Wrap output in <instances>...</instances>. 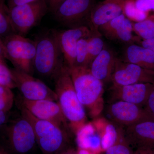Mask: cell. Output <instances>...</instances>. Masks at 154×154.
Returning <instances> with one entry per match:
<instances>
[{"label":"cell","instance_id":"obj_1","mask_svg":"<svg viewBox=\"0 0 154 154\" xmlns=\"http://www.w3.org/2000/svg\"><path fill=\"white\" fill-rule=\"evenodd\" d=\"M57 102L75 135L87 123L86 110L75 91L68 67L64 63L54 77Z\"/></svg>","mask_w":154,"mask_h":154},{"label":"cell","instance_id":"obj_2","mask_svg":"<svg viewBox=\"0 0 154 154\" xmlns=\"http://www.w3.org/2000/svg\"><path fill=\"white\" fill-rule=\"evenodd\" d=\"M68 68L80 102L90 117H99L104 109V84L93 75L88 67Z\"/></svg>","mask_w":154,"mask_h":154},{"label":"cell","instance_id":"obj_3","mask_svg":"<svg viewBox=\"0 0 154 154\" xmlns=\"http://www.w3.org/2000/svg\"><path fill=\"white\" fill-rule=\"evenodd\" d=\"M21 114L33 127L36 143L42 154H60L69 148V132L50 122L33 116L20 106Z\"/></svg>","mask_w":154,"mask_h":154},{"label":"cell","instance_id":"obj_4","mask_svg":"<svg viewBox=\"0 0 154 154\" xmlns=\"http://www.w3.org/2000/svg\"><path fill=\"white\" fill-rule=\"evenodd\" d=\"M57 31L50 30L41 35L36 42L33 68L44 77L54 76L64 63Z\"/></svg>","mask_w":154,"mask_h":154},{"label":"cell","instance_id":"obj_5","mask_svg":"<svg viewBox=\"0 0 154 154\" xmlns=\"http://www.w3.org/2000/svg\"><path fill=\"white\" fill-rule=\"evenodd\" d=\"M7 59L15 68L31 75L34 71L36 42L23 36L13 33L3 39Z\"/></svg>","mask_w":154,"mask_h":154},{"label":"cell","instance_id":"obj_6","mask_svg":"<svg viewBox=\"0 0 154 154\" xmlns=\"http://www.w3.org/2000/svg\"><path fill=\"white\" fill-rule=\"evenodd\" d=\"M46 0L8 8L10 24L14 33L24 36L36 26L46 14Z\"/></svg>","mask_w":154,"mask_h":154},{"label":"cell","instance_id":"obj_7","mask_svg":"<svg viewBox=\"0 0 154 154\" xmlns=\"http://www.w3.org/2000/svg\"><path fill=\"white\" fill-rule=\"evenodd\" d=\"M7 142L14 154H31L38 147L33 127L22 115L8 127Z\"/></svg>","mask_w":154,"mask_h":154},{"label":"cell","instance_id":"obj_8","mask_svg":"<svg viewBox=\"0 0 154 154\" xmlns=\"http://www.w3.org/2000/svg\"><path fill=\"white\" fill-rule=\"evenodd\" d=\"M11 71L16 88L21 92L22 98L31 101L46 99L57 102L55 91L41 80L17 69Z\"/></svg>","mask_w":154,"mask_h":154},{"label":"cell","instance_id":"obj_9","mask_svg":"<svg viewBox=\"0 0 154 154\" xmlns=\"http://www.w3.org/2000/svg\"><path fill=\"white\" fill-rule=\"evenodd\" d=\"M106 113L110 121L121 127H126L144 119H154L143 106L123 101L111 102Z\"/></svg>","mask_w":154,"mask_h":154},{"label":"cell","instance_id":"obj_10","mask_svg":"<svg viewBox=\"0 0 154 154\" xmlns=\"http://www.w3.org/2000/svg\"><path fill=\"white\" fill-rule=\"evenodd\" d=\"M20 99V106L36 118L55 123L69 132L68 122L57 102L46 99L33 101L23 98Z\"/></svg>","mask_w":154,"mask_h":154},{"label":"cell","instance_id":"obj_11","mask_svg":"<svg viewBox=\"0 0 154 154\" xmlns=\"http://www.w3.org/2000/svg\"><path fill=\"white\" fill-rule=\"evenodd\" d=\"M110 82L113 87L138 83L154 84V72L117 58Z\"/></svg>","mask_w":154,"mask_h":154},{"label":"cell","instance_id":"obj_12","mask_svg":"<svg viewBox=\"0 0 154 154\" xmlns=\"http://www.w3.org/2000/svg\"><path fill=\"white\" fill-rule=\"evenodd\" d=\"M94 7L93 0H66L54 14L57 21L64 25L74 26L88 20Z\"/></svg>","mask_w":154,"mask_h":154},{"label":"cell","instance_id":"obj_13","mask_svg":"<svg viewBox=\"0 0 154 154\" xmlns=\"http://www.w3.org/2000/svg\"><path fill=\"white\" fill-rule=\"evenodd\" d=\"M128 0H104L93 7L88 22L92 34L101 35L99 29L116 17L123 14L125 5Z\"/></svg>","mask_w":154,"mask_h":154},{"label":"cell","instance_id":"obj_14","mask_svg":"<svg viewBox=\"0 0 154 154\" xmlns=\"http://www.w3.org/2000/svg\"><path fill=\"white\" fill-rule=\"evenodd\" d=\"M92 35L89 27L82 25L58 32L59 42L63 56L64 62L68 68L75 65L78 41Z\"/></svg>","mask_w":154,"mask_h":154},{"label":"cell","instance_id":"obj_15","mask_svg":"<svg viewBox=\"0 0 154 154\" xmlns=\"http://www.w3.org/2000/svg\"><path fill=\"white\" fill-rule=\"evenodd\" d=\"M123 133L127 142L137 149H154L153 119H144L126 127Z\"/></svg>","mask_w":154,"mask_h":154},{"label":"cell","instance_id":"obj_16","mask_svg":"<svg viewBox=\"0 0 154 154\" xmlns=\"http://www.w3.org/2000/svg\"><path fill=\"white\" fill-rule=\"evenodd\" d=\"M154 84L138 83L120 87L111 86V102L123 101L144 107Z\"/></svg>","mask_w":154,"mask_h":154},{"label":"cell","instance_id":"obj_17","mask_svg":"<svg viewBox=\"0 0 154 154\" xmlns=\"http://www.w3.org/2000/svg\"><path fill=\"white\" fill-rule=\"evenodd\" d=\"M99 30L100 34L111 40L131 42L134 39L133 24L123 14L102 25Z\"/></svg>","mask_w":154,"mask_h":154},{"label":"cell","instance_id":"obj_18","mask_svg":"<svg viewBox=\"0 0 154 154\" xmlns=\"http://www.w3.org/2000/svg\"><path fill=\"white\" fill-rule=\"evenodd\" d=\"M117 59L112 50L105 47L92 62L89 69L93 75L104 85L110 82Z\"/></svg>","mask_w":154,"mask_h":154},{"label":"cell","instance_id":"obj_19","mask_svg":"<svg viewBox=\"0 0 154 154\" xmlns=\"http://www.w3.org/2000/svg\"><path fill=\"white\" fill-rule=\"evenodd\" d=\"M92 123L100 138L102 150L104 151L124 136L122 127L105 119L97 117Z\"/></svg>","mask_w":154,"mask_h":154},{"label":"cell","instance_id":"obj_20","mask_svg":"<svg viewBox=\"0 0 154 154\" xmlns=\"http://www.w3.org/2000/svg\"><path fill=\"white\" fill-rule=\"evenodd\" d=\"M125 62L134 64L154 72V52L136 45H129L125 53Z\"/></svg>","mask_w":154,"mask_h":154},{"label":"cell","instance_id":"obj_21","mask_svg":"<svg viewBox=\"0 0 154 154\" xmlns=\"http://www.w3.org/2000/svg\"><path fill=\"white\" fill-rule=\"evenodd\" d=\"M75 135L79 148L89 150L95 153L102 150L101 139L93 123H86Z\"/></svg>","mask_w":154,"mask_h":154},{"label":"cell","instance_id":"obj_22","mask_svg":"<svg viewBox=\"0 0 154 154\" xmlns=\"http://www.w3.org/2000/svg\"><path fill=\"white\" fill-rule=\"evenodd\" d=\"M133 31L144 40L154 38V15L133 24Z\"/></svg>","mask_w":154,"mask_h":154},{"label":"cell","instance_id":"obj_23","mask_svg":"<svg viewBox=\"0 0 154 154\" xmlns=\"http://www.w3.org/2000/svg\"><path fill=\"white\" fill-rule=\"evenodd\" d=\"M5 2V0H0V37L2 39L14 33L9 20L8 8Z\"/></svg>","mask_w":154,"mask_h":154},{"label":"cell","instance_id":"obj_24","mask_svg":"<svg viewBox=\"0 0 154 154\" xmlns=\"http://www.w3.org/2000/svg\"><path fill=\"white\" fill-rule=\"evenodd\" d=\"M100 35L92 34L88 38L89 67L93 60L105 47L104 41L100 37Z\"/></svg>","mask_w":154,"mask_h":154},{"label":"cell","instance_id":"obj_25","mask_svg":"<svg viewBox=\"0 0 154 154\" xmlns=\"http://www.w3.org/2000/svg\"><path fill=\"white\" fill-rule=\"evenodd\" d=\"M123 13L129 20L137 22L142 21L147 17V12L141 11L137 8L135 0H128L126 2Z\"/></svg>","mask_w":154,"mask_h":154},{"label":"cell","instance_id":"obj_26","mask_svg":"<svg viewBox=\"0 0 154 154\" xmlns=\"http://www.w3.org/2000/svg\"><path fill=\"white\" fill-rule=\"evenodd\" d=\"M88 38H81L78 41L75 66L89 67Z\"/></svg>","mask_w":154,"mask_h":154},{"label":"cell","instance_id":"obj_27","mask_svg":"<svg viewBox=\"0 0 154 154\" xmlns=\"http://www.w3.org/2000/svg\"><path fill=\"white\" fill-rule=\"evenodd\" d=\"M14 96L12 89L0 86V110L8 113L14 105Z\"/></svg>","mask_w":154,"mask_h":154},{"label":"cell","instance_id":"obj_28","mask_svg":"<svg viewBox=\"0 0 154 154\" xmlns=\"http://www.w3.org/2000/svg\"><path fill=\"white\" fill-rule=\"evenodd\" d=\"M105 154H132L131 147L125 139L124 136L113 145L105 151Z\"/></svg>","mask_w":154,"mask_h":154},{"label":"cell","instance_id":"obj_29","mask_svg":"<svg viewBox=\"0 0 154 154\" xmlns=\"http://www.w3.org/2000/svg\"><path fill=\"white\" fill-rule=\"evenodd\" d=\"M0 86L11 89L16 88L11 69L7 67L6 64L0 63Z\"/></svg>","mask_w":154,"mask_h":154},{"label":"cell","instance_id":"obj_30","mask_svg":"<svg viewBox=\"0 0 154 154\" xmlns=\"http://www.w3.org/2000/svg\"><path fill=\"white\" fill-rule=\"evenodd\" d=\"M136 7L143 12L154 10V0H135Z\"/></svg>","mask_w":154,"mask_h":154},{"label":"cell","instance_id":"obj_31","mask_svg":"<svg viewBox=\"0 0 154 154\" xmlns=\"http://www.w3.org/2000/svg\"><path fill=\"white\" fill-rule=\"evenodd\" d=\"M144 107L154 119V89L149 95Z\"/></svg>","mask_w":154,"mask_h":154},{"label":"cell","instance_id":"obj_32","mask_svg":"<svg viewBox=\"0 0 154 154\" xmlns=\"http://www.w3.org/2000/svg\"><path fill=\"white\" fill-rule=\"evenodd\" d=\"M39 0H8V8L35 2Z\"/></svg>","mask_w":154,"mask_h":154},{"label":"cell","instance_id":"obj_33","mask_svg":"<svg viewBox=\"0 0 154 154\" xmlns=\"http://www.w3.org/2000/svg\"><path fill=\"white\" fill-rule=\"evenodd\" d=\"M66 0H48V8L50 11L54 14L61 4Z\"/></svg>","mask_w":154,"mask_h":154},{"label":"cell","instance_id":"obj_34","mask_svg":"<svg viewBox=\"0 0 154 154\" xmlns=\"http://www.w3.org/2000/svg\"><path fill=\"white\" fill-rule=\"evenodd\" d=\"M142 46L151 50L154 52V38L144 40L142 42Z\"/></svg>","mask_w":154,"mask_h":154},{"label":"cell","instance_id":"obj_35","mask_svg":"<svg viewBox=\"0 0 154 154\" xmlns=\"http://www.w3.org/2000/svg\"><path fill=\"white\" fill-rule=\"evenodd\" d=\"M0 58L4 60L5 59H7L4 42H3V39L1 37H0Z\"/></svg>","mask_w":154,"mask_h":154},{"label":"cell","instance_id":"obj_36","mask_svg":"<svg viewBox=\"0 0 154 154\" xmlns=\"http://www.w3.org/2000/svg\"><path fill=\"white\" fill-rule=\"evenodd\" d=\"M6 112L0 110V127L3 126L8 121V116Z\"/></svg>","mask_w":154,"mask_h":154},{"label":"cell","instance_id":"obj_37","mask_svg":"<svg viewBox=\"0 0 154 154\" xmlns=\"http://www.w3.org/2000/svg\"><path fill=\"white\" fill-rule=\"evenodd\" d=\"M132 154H154V149H138Z\"/></svg>","mask_w":154,"mask_h":154},{"label":"cell","instance_id":"obj_38","mask_svg":"<svg viewBox=\"0 0 154 154\" xmlns=\"http://www.w3.org/2000/svg\"><path fill=\"white\" fill-rule=\"evenodd\" d=\"M79 150L75 154H96L94 152L86 149L79 148Z\"/></svg>","mask_w":154,"mask_h":154},{"label":"cell","instance_id":"obj_39","mask_svg":"<svg viewBox=\"0 0 154 154\" xmlns=\"http://www.w3.org/2000/svg\"><path fill=\"white\" fill-rule=\"evenodd\" d=\"M0 154H10L3 146L0 145Z\"/></svg>","mask_w":154,"mask_h":154},{"label":"cell","instance_id":"obj_40","mask_svg":"<svg viewBox=\"0 0 154 154\" xmlns=\"http://www.w3.org/2000/svg\"><path fill=\"white\" fill-rule=\"evenodd\" d=\"M60 154H75V152L72 149L68 148Z\"/></svg>","mask_w":154,"mask_h":154},{"label":"cell","instance_id":"obj_41","mask_svg":"<svg viewBox=\"0 0 154 154\" xmlns=\"http://www.w3.org/2000/svg\"><path fill=\"white\" fill-rule=\"evenodd\" d=\"M0 63L6 64L5 62V60L0 58Z\"/></svg>","mask_w":154,"mask_h":154}]
</instances>
